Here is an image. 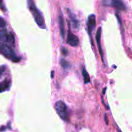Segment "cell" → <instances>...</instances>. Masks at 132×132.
Listing matches in <instances>:
<instances>
[{
  "instance_id": "8992f818",
  "label": "cell",
  "mask_w": 132,
  "mask_h": 132,
  "mask_svg": "<svg viewBox=\"0 0 132 132\" xmlns=\"http://www.w3.org/2000/svg\"><path fill=\"white\" fill-rule=\"evenodd\" d=\"M101 27H99L96 32V35H95V39H96L98 49H99V54H100L101 57V59L103 61H103V49H102L101 45Z\"/></svg>"
},
{
  "instance_id": "4fadbf2b",
  "label": "cell",
  "mask_w": 132,
  "mask_h": 132,
  "mask_svg": "<svg viewBox=\"0 0 132 132\" xmlns=\"http://www.w3.org/2000/svg\"><path fill=\"white\" fill-rule=\"evenodd\" d=\"M60 64L61 65V67L64 68V69H68V68H69L70 67V63L64 59H61Z\"/></svg>"
},
{
  "instance_id": "5bb4252c",
  "label": "cell",
  "mask_w": 132,
  "mask_h": 132,
  "mask_svg": "<svg viewBox=\"0 0 132 132\" xmlns=\"http://www.w3.org/2000/svg\"><path fill=\"white\" fill-rule=\"evenodd\" d=\"M6 26V21L2 18H0V28H3Z\"/></svg>"
},
{
  "instance_id": "5b68a950",
  "label": "cell",
  "mask_w": 132,
  "mask_h": 132,
  "mask_svg": "<svg viewBox=\"0 0 132 132\" xmlns=\"http://www.w3.org/2000/svg\"><path fill=\"white\" fill-rule=\"evenodd\" d=\"M68 23V35H67V43L72 46H77L79 43V38L73 34L70 30V24Z\"/></svg>"
},
{
  "instance_id": "7a4b0ae2",
  "label": "cell",
  "mask_w": 132,
  "mask_h": 132,
  "mask_svg": "<svg viewBox=\"0 0 132 132\" xmlns=\"http://www.w3.org/2000/svg\"><path fill=\"white\" fill-rule=\"evenodd\" d=\"M0 52L8 59L12 60L14 63H18L20 61V58L16 55L14 50L10 46L0 43Z\"/></svg>"
},
{
  "instance_id": "277c9868",
  "label": "cell",
  "mask_w": 132,
  "mask_h": 132,
  "mask_svg": "<svg viewBox=\"0 0 132 132\" xmlns=\"http://www.w3.org/2000/svg\"><path fill=\"white\" fill-rule=\"evenodd\" d=\"M95 26H96V19H95V16L94 14H91L89 15L87 21V28H88V32L90 36V39H91L92 45H94L93 43V40L92 38V34L93 30L95 29Z\"/></svg>"
},
{
  "instance_id": "d6986e66",
  "label": "cell",
  "mask_w": 132,
  "mask_h": 132,
  "mask_svg": "<svg viewBox=\"0 0 132 132\" xmlns=\"http://www.w3.org/2000/svg\"><path fill=\"white\" fill-rule=\"evenodd\" d=\"M1 3H2V0H0V4H1Z\"/></svg>"
},
{
  "instance_id": "9a60e30c",
  "label": "cell",
  "mask_w": 132,
  "mask_h": 132,
  "mask_svg": "<svg viewBox=\"0 0 132 132\" xmlns=\"http://www.w3.org/2000/svg\"><path fill=\"white\" fill-rule=\"evenodd\" d=\"M61 53L64 55H67L68 54V51L66 48H63L61 49Z\"/></svg>"
},
{
  "instance_id": "3957f363",
  "label": "cell",
  "mask_w": 132,
  "mask_h": 132,
  "mask_svg": "<svg viewBox=\"0 0 132 132\" xmlns=\"http://www.w3.org/2000/svg\"><path fill=\"white\" fill-rule=\"evenodd\" d=\"M55 109L59 117L64 121H69V115L67 106L62 101H59L55 104Z\"/></svg>"
},
{
  "instance_id": "9c48e42d",
  "label": "cell",
  "mask_w": 132,
  "mask_h": 132,
  "mask_svg": "<svg viewBox=\"0 0 132 132\" xmlns=\"http://www.w3.org/2000/svg\"><path fill=\"white\" fill-rule=\"evenodd\" d=\"M58 19H59V29H60V35L62 37V38H64V34H65V28H64V20H63V15H62V13L59 14V17H58Z\"/></svg>"
},
{
  "instance_id": "ac0fdd59",
  "label": "cell",
  "mask_w": 132,
  "mask_h": 132,
  "mask_svg": "<svg viewBox=\"0 0 132 132\" xmlns=\"http://www.w3.org/2000/svg\"><path fill=\"white\" fill-rule=\"evenodd\" d=\"M54 71H52V73H51V77L52 78H53L54 77Z\"/></svg>"
},
{
  "instance_id": "ba28073f",
  "label": "cell",
  "mask_w": 132,
  "mask_h": 132,
  "mask_svg": "<svg viewBox=\"0 0 132 132\" xmlns=\"http://www.w3.org/2000/svg\"><path fill=\"white\" fill-rule=\"evenodd\" d=\"M68 14H69V16L70 18L71 21L72 22V24H73V27L74 28H76V29H79L80 26V22L78 20L77 18H76V15H74V14L69 9H68Z\"/></svg>"
},
{
  "instance_id": "ffe728a7",
  "label": "cell",
  "mask_w": 132,
  "mask_h": 132,
  "mask_svg": "<svg viewBox=\"0 0 132 132\" xmlns=\"http://www.w3.org/2000/svg\"><path fill=\"white\" fill-rule=\"evenodd\" d=\"M120 132H121V131H120Z\"/></svg>"
},
{
  "instance_id": "2e32d148",
  "label": "cell",
  "mask_w": 132,
  "mask_h": 132,
  "mask_svg": "<svg viewBox=\"0 0 132 132\" xmlns=\"http://www.w3.org/2000/svg\"><path fill=\"white\" fill-rule=\"evenodd\" d=\"M5 70V66H1V67H0V77H1V76H2L3 73H4Z\"/></svg>"
},
{
  "instance_id": "7c38bea8",
  "label": "cell",
  "mask_w": 132,
  "mask_h": 132,
  "mask_svg": "<svg viewBox=\"0 0 132 132\" xmlns=\"http://www.w3.org/2000/svg\"><path fill=\"white\" fill-rule=\"evenodd\" d=\"M82 76H83V79H84V82L85 84H88L90 82V76H89L88 73L86 71V68L85 67H83L82 71Z\"/></svg>"
},
{
  "instance_id": "e0dca14e",
  "label": "cell",
  "mask_w": 132,
  "mask_h": 132,
  "mask_svg": "<svg viewBox=\"0 0 132 132\" xmlns=\"http://www.w3.org/2000/svg\"><path fill=\"white\" fill-rule=\"evenodd\" d=\"M104 118H105V121H106V123L108 125V117H107V116L105 114V116H104Z\"/></svg>"
},
{
  "instance_id": "6da1fadb",
  "label": "cell",
  "mask_w": 132,
  "mask_h": 132,
  "mask_svg": "<svg viewBox=\"0 0 132 132\" xmlns=\"http://www.w3.org/2000/svg\"><path fill=\"white\" fill-rule=\"evenodd\" d=\"M28 5L29 10L32 12L37 25L41 28H45V21H44L43 17L41 15L39 10L36 8V5L34 3L33 0H28Z\"/></svg>"
},
{
  "instance_id": "30bf717a",
  "label": "cell",
  "mask_w": 132,
  "mask_h": 132,
  "mask_svg": "<svg viewBox=\"0 0 132 132\" xmlns=\"http://www.w3.org/2000/svg\"><path fill=\"white\" fill-rule=\"evenodd\" d=\"M10 86V81L9 79H6L0 83V93L6 91Z\"/></svg>"
},
{
  "instance_id": "8fae6325",
  "label": "cell",
  "mask_w": 132,
  "mask_h": 132,
  "mask_svg": "<svg viewBox=\"0 0 132 132\" xmlns=\"http://www.w3.org/2000/svg\"><path fill=\"white\" fill-rule=\"evenodd\" d=\"M9 34H8V32L5 30H0V41H4V42H8Z\"/></svg>"
},
{
  "instance_id": "52a82bcc",
  "label": "cell",
  "mask_w": 132,
  "mask_h": 132,
  "mask_svg": "<svg viewBox=\"0 0 132 132\" xmlns=\"http://www.w3.org/2000/svg\"><path fill=\"white\" fill-rule=\"evenodd\" d=\"M111 4L117 10H125L126 9V6L122 0H111Z\"/></svg>"
}]
</instances>
